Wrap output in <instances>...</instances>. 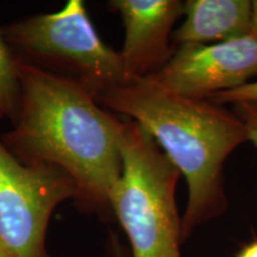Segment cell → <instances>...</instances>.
I'll use <instances>...</instances> for the list:
<instances>
[{"instance_id": "10", "label": "cell", "mask_w": 257, "mask_h": 257, "mask_svg": "<svg viewBox=\"0 0 257 257\" xmlns=\"http://www.w3.org/2000/svg\"><path fill=\"white\" fill-rule=\"evenodd\" d=\"M206 100L214 102L217 105L223 104H238V102H248V101H257V80L245 83L238 88L230 89V91H224L216 93L211 95Z\"/></svg>"}, {"instance_id": "16", "label": "cell", "mask_w": 257, "mask_h": 257, "mask_svg": "<svg viewBox=\"0 0 257 257\" xmlns=\"http://www.w3.org/2000/svg\"><path fill=\"white\" fill-rule=\"evenodd\" d=\"M0 118H3V117H2V114H0Z\"/></svg>"}, {"instance_id": "7", "label": "cell", "mask_w": 257, "mask_h": 257, "mask_svg": "<svg viewBox=\"0 0 257 257\" xmlns=\"http://www.w3.org/2000/svg\"><path fill=\"white\" fill-rule=\"evenodd\" d=\"M180 0H112L120 15L125 37L119 53L126 81L146 79L172 56V28L184 15Z\"/></svg>"}, {"instance_id": "13", "label": "cell", "mask_w": 257, "mask_h": 257, "mask_svg": "<svg viewBox=\"0 0 257 257\" xmlns=\"http://www.w3.org/2000/svg\"><path fill=\"white\" fill-rule=\"evenodd\" d=\"M253 5V28H252V34L257 37V0L252 2Z\"/></svg>"}, {"instance_id": "15", "label": "cell", "mask_w": 257, "mask_h": 257, "mask_svg": "<svg viewBox=\"0 0 257 257\" xmlns=\"http://www.w3.org/2000/svg\"><path fill=\"white\" fill-rule=\"evenodd\" d=\"M115 255H117V257H123V255L119 251H115Z\"/></svg>"}, {"instance_id": "9", "label": "cell", "mask_w": 257, "mask_h": 257, "mask_svg": "<svg viewBox=\"0 0 257 257\" xmlns=\"http://www.w3.org/2000/svg\"><path fill=\"white\" fill-rule=\"evenodd\" d=\"M21 104L17 59L0 32V114L15 123Z\"/></svg>"}, {"instance_id": "3", "label": "cell", "mask_w": 257, "mask_h": 257, "mask_svg": "<svg viewBox=\"0 0 257 257\" xmlns=\"http://www.w3.org/2000/svg\"><path fill=\"white\" fill-rule=\"evenodd\" d=\"M121 173L111 194L134 257H180L181 219L175 201L180 172L156 141L133 120L124 121Z\"/></svg>"}, {"instance_id": "14", "label": "cell", "mask_w": 257, "mask_h": 257, "mask_svg": "<svg viewBox=\"0 0 257 257\" xmlns=\"http://www.w3.org/2000/svg\"><path fill=\"white\" fill-rule=\"evenodd\" d=\"M0 257H12L11 255H10V252L8 251V250H6L2 240H0Z\"/></svg>"}, {"instance_id": "8", "label": "cell", "mask_w": 257, "mask_h": 257, "mask_svg": "<svg viewBox=\"0 0 257 257\" xmlns=\"http://www.w3.org/2000/svg\"><path fill=\"white\" fill-rule=\"evenodd\" d=\"M185 21L173 40L184 44H214L252 35L253 5L250 0H187Z\"/></svg>"}, {"instance_id": "2", "label": "cell", "mask_w": 257, "mask_h": 257, "mask_svg": "<svg viewBox=\"0 0 257 257\" xmlns=\"http://www.w3.org/2000/svg\"><path fill=\"white\" fill-rule=\"evenodd\" d=\"M95 100L142 126L185 176L188 200L181 219L182 240L226 210L224 163L248 141L244 124L233 111L173 94L146 79L102 92Z\"/></svg>"}, {"instance_id": "12", "label": "cell", "mask_w": 257, "mask_h": 257, "mask_svg": "<svg viewBox=\"0 0 257 257\" xmlns=\"http://www.w3.org/2000/svg\"><path fill=\"white\" fill-rule=\"evenodd\" d=\"M237 257H257V240H253L238 252Z\"/></svg>"}, {"instance_id": "6", "label": "cell", "mask_w": 257, "mask_h": 257, "mask_svg": "<svg viewBox=\"0 0 257 257\" xmlns=\"http://www.w3.org/2000/svg\"><path fill=\"white\" fill-rule=\"evenodd\" d=\"M257 78L255 35L214 44L178 46L165 66L146 80L163 91L206 100Z\"/></svg>"}, {"instance_id": "5", "label": "cell", "mask_w": 257, "mask_h": 257, "mask_svg": "<svg viewBox=\"0 0 257 257\" xmlns=\"http://www.w3.org/2000/svg\"><path fill=\"white\" fill-rule=\"evenodd\" d=\"M76 197L66 172L22 162L0 138V240L12 257H49L46 234L51 214Z\"/></svg>"}, {"instance_id": "11", "label": "cell", "mask_w": 257, "mask_h": 257, "mask_svg": "<svg viewBox=\"0 0 257 257\" xmlns=\"http://www.w3.org/2000/svg\"><path fill=\"white\" fill-rule=\"evenodd\" d=\"M233 112L244 124L248 141L257 147V101L234 104Z\"/></svg>"}, {"instance_id": "1", "label": "cell", "mask_w": 257, "mask_h": 257, "mask_svg": "<svg viewBox=\"0 0 257 257\" xmlns=\"http://www.w3.org/2000/svg\"><path fill=\"white\" fill-rule=\"evenodd\" d=\"M16 59L21 104L3 142L22 162L62 169L76 186L80 206L107 214L121 173L124 121L80 83Z\"/></svg>"}, {"instance_id": "4", "label": "cell", "mask_w": 257, "mask_h": 257, "mask_svg": "<svg viewBox=\"0 0 257 257\" xmlns=\"http://www.w3.org/2000/svg\"><path fill=\"white\" fill-rule=\"evenodd\" d=\"M0 32L21 53L16 57L80 83L94 98L127 83L119 53L101 41L81 0H70L53 14L22 18Z\"/></svg>"}]
</instances>
